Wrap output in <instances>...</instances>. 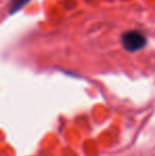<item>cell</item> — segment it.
Wrapping results in <instances>:
<instances>
[{
  "label": "cell",
  "mask_w": 155,
  "mask_h": 156,
  "mask_svg": "<svg viewBox=\"0 0 155 156\" xmlns=\"http://www.w3.org/2000/svg\"><path fill=\"white\" fill-rule=\"evenodd\" d=\"M121 43L126 51L135 52L143 49L147 45V38L140 32L129 31L121 36Z\"/></svg>",
  "instance_id": "cell-1"
},
{
  "label": "cell",
  "mask_w": 155,
  "mask_h": 156,
  "mask_svg": "<svg viewBox=\"0 0 155 156\" xmlns=\"http://www.w3.org/2000/svg\"><path fill=\"white\" fill-rule=\"evenodd\" d=\"M29 1L30 0H11L10 3H9L10 13L11 14H14V13L18 12V11L21 10Z\"/></svg>",
  "instance_id": "cell-2"
}]
</instances>
